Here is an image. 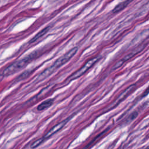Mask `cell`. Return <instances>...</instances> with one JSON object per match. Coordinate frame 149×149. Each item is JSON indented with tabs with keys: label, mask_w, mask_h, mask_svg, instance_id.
I'll return each instance as SVG.
<instances>
[{
	"label": "cell",
	"mask_w": 149,
	"mask_h": 149,
	"mask_svg": "<svg viewBox=\"0 0 149 149\" xmlns=\"http://www.w3.org/2000/svg\"><path fill=\"white\" fill-rule=\"evenodd\" d=\"M37 56V54L36 51L31 52L29 55H27L26 57L20 60L16 61L12 63H11L10 65H9L7 68L5 69L2 74L3 77L9 76L18 72L19 71L24 69L28 63H29Z\"/></svg>",
	"instance_id": "cell-1"
},
{
	"label": "cell",
	"mask_w": 149,
	"mask_h": 149,
	"mask_svg": "<svg viewBox=\"0 0 149 149\" xmlns=\"http://www.w3.org/2000/svg\"><path fill=\"white\" fill-rule=\"evenodd\" d=\"M100 59L99 56H95L94 57L90 59H89L88 61H87L84 65L81 66L79 69H78L77 71L72 73L67 79L68 81H70L74 80L77 79V78L82 76L83 74H84L90 68H91Z\"/></svg>",
	"instance_id": "cell-2"
},
{
	"label": "cell",
	"mask_w": 149,
	"mask_h": 149,
	"mask_svg": "<svg viewBox=\"0 0 149 149\" xmlns=\"http://www.w3.org/2000/svg\"><path fill=\"white\" fill-rule=\"evenodd\" d=\"M78 47H74L70 49L69 51H68L67 52H66L65 54H63L62 56L58 58L55 62L51 65V68L52 69V70L55 72L56 70L58 68L62 66L63 65L66 63L68 62L71 59L73 56L77 53L78 51Z\"/></svg>",
	"instance_id": "cell-3"
},
{
	"label": "cell",
	"mask_w": 149,
	"mask_h": 149,
	"mask_svg": "<svg viewBox=\"0 0 149 149\" xmlns=\"http://www.w3.org/2000/svg\"><path fill=\"white\" fill-rule=\"evenodd\" d=\"M136 85L135 84H133L127 87L112 104L107 107L106 109L107 111H109L116 107L121 102L124 101L129 95L132 94V93L133 92V91L136 89Z\"/></svg>",
	"instance_id": "cell-4"
},
{
	"label": "cell",
	"mask_w": 149,
	"mask_h": 149,
	"mask_svg": "<svg viewBox=\"0 0 149 149\" xmlns=\"http://www.w3.org/2000/svg\"><path fill=\"white\" fill-rule=\"evenodd\" d=\"M145 46H146L145 42L144 43L143 42L141 44H140V45H139L137 47H136L135 49H134L130 52H129L128 54L125 55V56H124L122 59H120V61L117 62L115 64V65L113 66L112 70H116L117 69L119 68L120 66H122V65L125 62L129 61L130 59L132 58L134 56H135L136 55H137V54L140 52L145 48Z\"/></svg>",
	"instance_id": "cell-5"
},
{
	"label": "cell",
	"mask_w": 149,
	"mask_h": 149,
	"mask_svg": "<svg viewBox=\"0 0 149 149\" xmlns=\"http://www.w3.org/2000/svg\"><path fill=\"white\" fill-rule=\"evenodd\" d=\"M70 119V117L68 118L67 119L61 121V122L58 123V124L55 125V126H54L42 137L43 139L45 140H46L47 139L49 138L50 137H51L52 136H53L54 134H55V133H56L58 132H59L60 130H61L65 126V125L68 123V122L69 120Z\"/></svg>",
	"instance_id": "cell-6"
},
{
	"label": "cell",
	"mask_w": 149,
	"mask_h": 149,
	"mask_svg": "<svg viewBox=\"0 0 149 149\" xmlns=\"http://www.w3.org/2000/svg\"><path fill=\"white\" fill-rule=\"evenodd\" d=\"M54 102V100L52 98H48L44 101H43L41 103H40L37 107V109L38 111H42L46 109L49 108Z\"/></svg>",
	"instance_id": "cell-7"
},
{
	"label": "cell",
	"mask_w": 149,
	"mask_h": 149,
	"mask_svg": "<svg viewBox=\"0 0 149 149\" xmlns=\"http://www.w3.org/2000/svg\"><path fill=\"white\" fill-rule=\"evenodd\" d=\"M51 29V26H48L45 27H44L43 29H42L41 30H40L37 34H36L30 41H29V43L31 44L33 43L34 42H36V41H37L38 40H39L40 38H41L42 36H44L45 34H46L48 31L50 30Z\"/></svg>",
	"instance_id": "cell-8"
},
{
	"label": "cell",
	"mask_w": 149,
	"mask_h": 149,
	"mask_svg": "<svg viewBox=\"0 0 149 149\" xmlns=\"http://www.w3.org/2000/svg\"><path fill=\"white\" fill-rule=\"evenodd\" d=\"M109 128H107L105 130H104L103 132H102L101 133H100V134H98L97 136H95L88 144H87L84 147H83L82 149H90L91 147H93V145H94L108 130H109Z\"/></svg>",
	"instance_id": "cell-9"
},
{
	"label": "cell",
	"mask_w": 149,
	"mask_h": 149,
	"mask_svg": "<svg viewBox=\"0 0 149 149\" xmlns=\"http://www.w3.org/2000/svg\"><path fill=\"white\" fill-rule=\"evenodd\" d=\"M131 2L130 1H125L123 2H121L119 3L116 6H115V8L112 10L113 13H116L121 10H123L127 6V5Z\"/></svg>",
	"instance_id": "cell-10"
},
{
	"label": "cell",
	"mask_w": 149,
	"mask_h": 149,
	"mask_svg": "<svg viewBox=\"0 0 149 149\" xmlns=\"http://www.w3.org/2000/svg\"><path fill=\"white\" fill-rule=\"evenodd\" d=\"M33 71H34L33 70H27L24 71L15 79V81L18 82L26 79V78H27L31 75V74L33 72Z\"/></svg>",
	"instance_id": "cell-11"
},
{
	"label": "cell",
	"mask_w": 149,
	"mask_h": 149,
	"mask_svg": "<svg viewBox=\"0 0 149 149\" xmlns=\"http://www.w3.org/2000/svg\"><path fill=\"white\" fill-rule=\"evenodd\" d=\"M44 141V139H43V137H41V138L37 139V140H36V141L31 145V148H35L39 146Z\"/></svg>",
	"instance_id": "cell-12"
},
{
	"label": "cell",
	"mask_w": 149,
	"mask_h": 149,
	"mask_svg": "<svg viewBox=\"0 0 149 149\" xmlns=\"http://www.w3.org/2000/svg\"><path fill=\"white\" fill-rule=\"evenodd\" d=\"M138 116V112L137 111H133L132 113H131V114L128 116L127 120L128 122H131L133 120H134V119H136Z\"/></svg>",
	"instance_id": "cell-13"
},
{
	"label": "cell",
	"mask_w": 149,
	"mask_h": 149,
	"mask_svg": "<svg viewBox=\"0 0 149 149\" xmlns=\"http://www.w3.org/2000/svg\"><path fill=\"white\" fill-rule=\"evenodd\" d=\"M3 78V75H2V74H0V82H1V81L2 80Z\"/></svg>",
	"instance_id": "cell-14"
}]
</instances>
